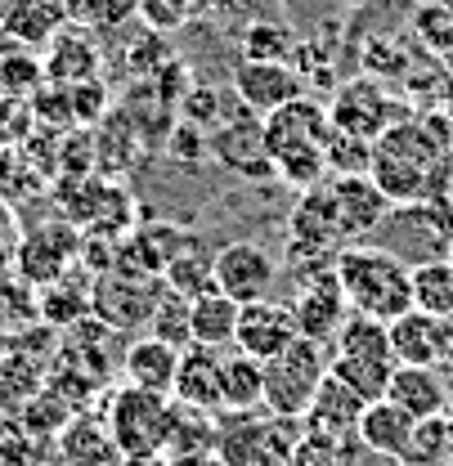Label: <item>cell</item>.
<instances>
[{
    "instance_id": "1",
    "label": "cell",
    "mask_w": 453,
    "mask_h": 466,
    "mask_svg": "<svg viewBox=\"0 0 453 466\" xmlns=\"http://www.w3.org/2000/svg\"><path fill=\"white\" fill-rule=\"evenodd\" d=\"M328 144H333V113L310 95L265 116V157L292 188H314L328 179Z\"/></svg>"
},
{
    "instance_id": "2",
    "label": "cell",
    "mask_w": 453,
    "mask_h": 466,
    "mask_svg": "<svg viewBox=\"0 0 453 466\" xmlns=\"http://www.w3.org/2000/svg\"><path fill=\"white\" fill-rule=\"evenodd\" d=\"M337 283L345 291L350 314H368L377 323H396L413 309V269L404 256L382 242H355L337 251Z\"/></svg>"
},
{
    "instance_id": "3",
    "label": "cell",
    "mask_w": 453,
    "mask_h": 466,
    "mask_svg": "<svg viewBox=\"0 0 453 466\" xmlns=\"http://www.w3.org/2000/svg\"><path fill=\"white\" fill-rule=\"evenodd\" d=\"M305 426L296 417H279L270 408L256 412H225L221 417V440L216 458L225 466H287Z\"/></svg>"
},
{
    "instance_id": "4",
    "label": "cell",
    "mask_w": 453,
    "mask_h": 466,
    "mask_svg": "<svg viewBox=\"0 0 453 466\" xmlns=\"http://www.w3.org/2000/svg\"><path fill=\"white\" fill-rule=\"evenodd\" d=\"M175 421H180V404L170 395H153V390H117L108 404V431L121 458H167L170 440H175Z\"/></svg>"
},
{
    "instance_id": "5",
    "label": "cell",
    "mask_w": 453,
    "mask_h": 466,
    "mask_svg": "<svg viewBox=\"0 0 453 466\" xmlns=\"http://www.w3.org/2000/svg\"><path fill=\"white\" fill-rule=\"evenodd\" d=\"M328 363H333L328 346H319L310 337H296L279 359L265 363V408L301 421L305 408L314 404L324 377H328Z\"/></svg>"
},
{
    "instance_id": "6",
    "label": "cell",
    "mask_w": 453,
    "mask_h": 466,
    "mask_svg": "<svg viewBox=\"0 0 453 466\" xmlns=\"http://www.w3.org/2000/svg\"><path fill=\"white\" fill-rule=\"evenodd\" d=\"M211 269H216V288L225 291L229 300H238V305L270 300V291L279 283L274 251H265L252 238H238V242H225L221 251H211Z\"/></svg>"
},
{
    "instance_id": "7",
    "label": "cell",
    "mask_w": 453,
    "mask_h": 466,
    "mask_svg": "<svg viewBox=\"0 0 453 466\" xmlns=\"http://www.w3.org/2000/svg\"><path fill=\"white\" fill-rule=\"evenodd\" d=\"M292 314L301 323V337L319 341V346H333L341 332V323L350 319V305H345V291L337 283V260L324 265V269H305V288L296 291L292 300Z\"/></svg>"
},
{
    "instance_id": "8",
    "label": "cell",
    "mask_w": 453,
    "mask_h": 466,
    "mask_svg": "<svg viewBox=\"0 0 453 466\" xmlns=\"http://www.w3.org/2000/svg\"><path fill=\"white\" fill-rule=\"evenodd\" d=\"M296 337H301V323H296L292 305H283V300H252V305L238 309L233 350H242V354H252L261 363L279 359Z\"/></svg>"
},
{
    "instance_id": "9",
    "label": "cell",
    "mask_w": 453,
    "mask_h": 466,
    "mask_svg": "<svg viewBox=\"0 0 453 466\" xmlns=\"http://www.w3.org/2000/svg\"><path fill=\"white\" fill-rule=\"evenodd\" d=\"M233 95L242 108H252L256 116L279 113L283 104L301 99V76L292 72V63H274V58H242L233 72Z\"/></svg>"
},
{
    "instance_id": "10",
    "label": "cell",
    "mask_w": 453,
    "mask_h": 466,
    "mask_svg": "<svg viewBox=\"0 0 453 466\" xmlns=\"http://www.w3.org/2000/svg\"><path fill=\"white\" fill-rule=\"evenodd\" d=\"M170 400L198 412H225V350L184 346Z\"/></svg>"
},
{
    "instance_id": "11",
    "label": "cell",
    "mask_w": 453,
    "mask_h": 466,
    "mask_svg": "<svg viewBox=\"0 0 453 466\" xmlns=\"http://www.w3.org/2000/svg\"><path fill=\"white\" fill-rule=\"evenodd\" d=\"M396 108H399L396 99H386L373 81H355V86H345V90H341L337 104H333L328 113H333V126H337V130L359 135V139H368V144H377L396 121H404Z\"/></svg>"
},
{
    "instance_id": "12",
    "label": "cell",
    "mask_w": 453,
    "mask_h": 466,
    "mask_svg": "<svg viewBox=\"0 0 453 466\" xmlns=\"http://www.w3.org/2000/svg\"><path fill=\"white\" fill-rule=\"evenodd\" d=\"M328 193H333V202H337V220H341V233H345L350 247L368 229H377V225L386 220V211H391V198H386L368 175H333Z\"/></svg>"
},
{
    "instance_id": "13",
    "label": "cell",
    "mask_w": 453,
    "mask_h": 466,
    "mask_svg": "<svg viewBox=\"0 0 453 466\" xmlns=\"http://www.w3.org/2000/svg\"><path fill=\"white\" fill-rule=\"evenodd\" d=\"M386 400H396L408 417H440L449 412L453 395H449V372L440 368H427V363H399L391 386H386Z\"/></svg>"
},
{
    "instance_id": "14",
    "label": "cell",
    "mask_w": 453,
    "mask_h": 466,
    "mask_svg": "<svg viewBox=\"0 0 453 466\" xmlns=\"http://www.w3.org/2000/svg\"><path fill=\"white\" fill-rule=\"evenodd\" d=\"M413 426H417V417H408L396 400H373V404L364 408L355 435H359V444H364L373 458L399 462L404 449H408V440H413Z\"/></svg>"
},
{
    "instance_id": "15",
    "label": "cell",
    "mask_w": 453,
    "mask_h": 466,
    "mask_svg": "<svg viewBox=\"0 0 453 466\" xmlns=\"http://www.w3.org/2000/svg\"><path fill=\"white\" fill-rule=\"evenodd\" d=\"M364 408H368V404H364L350 386H341L337 377L328 372V377H324V386H319V395H314V404L305 408L301 426H305V435L345 440V435H355V426H359Z\"/></svg>"
},
{
    "instance_id": "16",
    "label": "cell",
    "mask_w": 453,
    "mask_h": 466,
    "mask_svg": "<svg viewBox=\"0 0 453 466\" xmlns=\"http://www.w3.org/2000/svg\"><path fill=\"white\" fill-rule=\"evenodd\" d=\"M46 76L50 86H81L99 76V46L90 36V27H63L58 36L46 41Z\"/></svg>"
},
{
    "instance_id": "17",
    "label": "cell",
    "mask_w": 453,
    "mask_h": 466,
    "mask_svg": "<svg viewBox=\"0 0 453 466\" xmlns=\"http://www.w3.org/2000/svg\"><path fill=\"white\" fill-rule=\"evenodd\" d=\"M67 23H72V0H0V32L27 46H46Z\"/></svg>"
},
{
    "instance_id": "18",
    "label": "cell",
    "mask_w": 453,
    "mask_h": 466,
    "mask_svg": "<svg viewBox=\"0 0 453 466\" xmlns=\"http://www.w3.org/2000/svg\"><path fill=\"white\" fill-rule=\"evenodd\" d=\"M126 386L135 390H153V395H170L175 390V372H180V346H170L162 337H139L121 359Z\"/></svg>"
},
{
    "instance_id": "19",
    "label": "cell",
    "mask_w": 453,
    "mask_h": 466,
    "mask_svg": "<svg viewBox=\"0 0 453 466\" xmlns=\"http://www.w3.org/2000/svg\"><path fill=\"white\" fill-rule=\"evenodd\" d=\"M445 323L449 319H431L422 309H408L391 323V350L396 363H427V368H445Z\"/></svg>"
},
{
    "instance_id": "20",
    "label": "cell",
    "mask_w": 453,
    "mask_h": 466,
    "mask_svg": "<svg viewBox=\"0 0 453 466\" xmlns=\"http://www.w3.org/2000/svg\"><path fill=\"white\" fill-rule=\"evenodd\" d=\"M46 58L36 55V46L0 32V95L5 99H36L46 90Z\"/></svg>"
},
{
    "instance_id": "21",
    "label": "cell",
    "mask_w": 453,
    "mask_h": 466,
    "mask_svg": "<svg viewBox=\"0 0 453 466\" xmlns=\"http://www.w3.org/2000/svg\"><path fill=\"white\" fill-rule=\"evenodd\" d=\"M238 300H229L221 288L193 296L189 309V337L193 346H211V350H233V332H238Z\"/></svg>"
},
{
    "instance_id": "22",
    "label": "cell",
    "mask_w": 453,
    "mask_h": 466,
    "mask_svg": "<svg viewBox=\"0 0 453 466\" xmlns=\"http://www.w3.org/2000/svg\"><path fill=\"white\" fill-rule=\"evenodd\" d=\"M58 449H63V458H67L72 466H117L121 462L108 421H95V417L72 421V426L63 431Z\"/></svg>"
},
{
    "instance_id": "23",
    "label": "cell",
    "mask_w": 453,
    "mask_h": 466,
    "mask_svg": "<svg viewBox=\"0 0 453 466\" xmlns=\"http://www.w3.org/2000/svg\"><path fill=\"white\" fill-rule=\"evenodd\" d=\"M265 408V363L229 350L225 354V412H256Z\"/></svg>"
},
{
    "instance_id": "24",
    "label": "cell",
    "mask_w": 453,
    "mask_h": 466,
    "mask_svg": "<svg viewBox=\"0 0 453 466\" xmlns=\"http://www.w3.org/2000/svg\"><path fill=\"white\" fill-rule=\"evenodd\" d=\"M396 368H399L396 359H355V354H333V363H328V372L337 377L341 386H350L364 404L386 400V386H391Z\"/></svg>"
},
{
    "instance_id": "25",
    "label": "cell",
    "mask_w": 453,
    "mask_h": 466,
    "mask_svg": "<svg viewBox=\"0 0 453 466\" xmlns=\"http://www.w3.org/2000/svg\"><path fill=\"white\" fill-rule=\"evenodd\" d=\"M413 309L431 319H453V265L445 260H422L413 265Z\"/></svg>"
},
{
    "instance_id": "26",
    "label": "cell",
    "mask_w": 453,
    "mask_h": 466,
    "mask_svg": "<svg viewBox=\"0 0 453 466\" xmlns=\"http://www.w3.org/2000/svg\"><path fill=\"white\" fill-rule=\"evenodd\" d=\"M333 354H355V359H396L391 350V323H377L368 314H350L341 323Z\"/></svg>"
},
{
    "instance_id": "27",
    "label": "cell",
    "mask_w": 453,
    "mask_h": 466,
    "mask_svg": "<svg viewBox=\"0 0 453 466\" xmlns=\"http://www.w3.org/2000/svg\"><path fill=\"white\" fill-rule=\"evenodd\" d=\"M189 309H193V300L184 296V291H175L170 283H158V300H153V314H149V328H153V337H162L170 346H193V337H189Z\"/></svg>"
},
{
    "instance_id": "28",
    "label": "cell",
    "mask_w": 453,
    "mask_h": 466,
    "mask_svg": "<svg viewBox=\"0 0 453 466\" xmlns=\"http://www.w3.org/2000/svg\"><path fill=\"white\" fill-rule=\"evenodd\" d=\"M453 458V444H449V421H445V412L440 417H422L417 426H413V440H408V449H404V466H449Z\"/></svg>"
},
{
    "instance_id": "29",
    "label": "cell",
    "mask_w": 453,
    "mask_h": 466,
    "mask_svg": "<svg viewBox=\"0 0 453 466\" xmlns=\"http://www.w3.org/2000/svg\"><path fill=\"white\" fill-rule=\"evenodd\" d=\"M162 283H170L175 291H184L189 300H193V296H202V291H211V288H216V269H211V256H202L198 247L180 251V256L170 260V269L162 274Z\"/></svg>"
},
{
    "instance_id": "30",
    "label": "cell",
    "mask_w": 453,
    "mask_h": 466,
    "mask_svg": "<svg viewBox=\"0 0 453 466\" xmlns=\"http://www.w3.org/2000/svg\"><path fill=\"white\" fill-rule=\"evenodd\" d=\"M292 55V36L279 23H252L247 36H242V58H274V63H287Z\"/></svg>"
},
{
    "instance_id": "31",
    "label": "cell",
    "mask_w": 453,
    "mask_h": 466,
    "mask_svg": "<svg viewBox=\"0 0 453 466\" xmlns=\"http://www.w3.org/2000/svg\"><path fill=\"white\" fill-rule=\"evenodd\" d=\"M36 126V108L32 99H5L0 95V148H18Z\"/></svg>"
},
{
    "instance_id": "32",
    "label": "cell",
    "mask_w": 453,
    "mask_h": 466,
    "mask_svg": "<svg viewBox=\"0 0 453 466\" xmlns=\"http://www.w3.org/2000/svg\"><path fill=\"white\" fill-rule=\"evenodd\" d=\"M139 9V0H72V18L90 23V27H113L121 18H130Z\"/></svg>"
},
{
    "instance_id": "33",
    "label": "cell",
    "mask_w": 453,
    "mask_h": 466,
    "mask_svg": "<svg viewBox=\"0 0 453 466\" xmlns=\"http://www.w3.org/2000/svg\"><path fill=\"white\" fill-rule=\"evenodd\" d=\"M67 99H72V116L77 121H95V116L104 113V86H99V76L95 81H81V86H67Z\"/></svg>"
},
{
    "instance_id": "34",
    "label": "cell",
    "mask_w": 453,
    "mask_h": 466,
    "mask_svg": "<svg viewBox=\"0 0 453 466\" xmlns=\"http://www.w3.org/2000/svg\"><path fill=\"white\" fill-rule=\"evenodd\" d=\"M167 466H225L216 453H167Z\"/></svg>"
},
{
    "instance_id": "35",
    "label": "cell",
    "mask_w": 453,
    "mask_h": 466,
    "mask_svg": "<svg viewBox=\"0 0 453 466\" xmlns=\"http://www.w3.org/2000/svg\"><path fill=\"white\" fill-rule=\"evenodd\" d=\"M117 466H167V458H121Z\"/></svg>"
},
{
    "instance_id": "36",
    "label": "cell",
    "mask_w": 453,
    "mask_h": 466,
    "mask_svg": "<svg viewBox=\"0 0 453 466\" xmlns=\"http://www.w3.org/2000/svg\"><path fill=\"white\" fill-rule=\"evenodd\" d=\"M9 220H14V216H9V198H0V233L9 229Z\"/></svg>"
},
{
    "instance_id": "37",
    "label": "cell",
    "mask_w": 453,
    "mask_h": 466,
    "mask_svg": "<svg viewBox=\"0 0 453 466\" xmlns=\"http://www.w3.org/2000/svg\"><path fill=\"white\" fill-rule=\"evenodd\" d=\"M445 421H449V444H453V404H449V412H445Z\"/></svg>"
},
{
    "instance_id": "38",
    "label": "cell",
    "mask_w": 453,
    "mask_h": 466,
    "mask_svg": "<svg viewBox=\"0 0 453 466\" xmlns=\"http://www.w3.org/2000/svg\"><path fill=\"white\" fill-rule=\"evenodd\" d=\"M382 466H404V462H382Z\"/></svg>"
},
{
    "instance_id": "39",
    "label": "cell",
    "mask_w": 453,
    "mask_h": 466,
    "mask_svg": "<svg viewBox=\"0 0 453 466\" xmlns=\"http://www.w3.org/2000/svg\"><path fill=\"white\" fill-rule=\"evenodd\" d=\"M449 466H453V458H449Z\"/></svg>"
}]
</instances>
